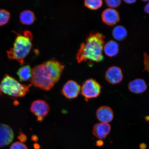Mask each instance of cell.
<instances>
[{
  "label": "cell",
  "instance_id": "cell-22",
  "mask_svg": "<svg viewBox=\"0 0 149 149\" xmlns=\"http://www.w3.org/2000/svg\"><path fill=\"white\" fill-rule=\"evenodd\" d=\"M10 149H28V148L23 143L17 141L13 143Z\"/></svg>",
  "mask_w": 149,
  "mask_h": 149
},
{
  "label": "cell",
  "instance_id": "cell-26",
  "mask_svg": "<svg viewBox=\"0 0 149 149\" xmlns=\"http://www.w3.org/2000/svg\"><path fill=\"white\" fill-rule=\"evenodd\" d=\"M139 148L141 149H145L146 148V145L144 143H141L139 145Z\"/></svg>",
  "mask_w": 149,
  "mask_h": 149
},
{
  "label": "cell",
  "instance_id": "cell-25",
  "mask_svg": "<svg viewBox=\"0 0 149 149\" xmlns=\"http://www.w3.org/2000/svg\"><path fill=\"white\" fill-rule=\"evenodd\" d=\"M125 2L128 4H133V3H134L136 2V1H134V0H130V1H128V0H126V1H124Z\"/></svg>",
  "mask_w": 149,
  "mask_h": 149
},
{
  "label": "cell",
  "instance_id": "cell-13",
  "mask_svg": "<svg viewBox=\"0 0 149 149\" xmlns=\"http://www.w3.org/2000/svg\"><path fill=\"white\" fill-rule=\"evenodd\" d=\"M111 130V126L109 123L100 122L95 124L93 127V133L97 138L103 139L109 134Z\"/></svg>",
  "mask_w": 149,
  "mask_h": 149
},
{
  "label": "cell",
  "instance_id": "cell-15",
  "mask_svg": "<svg viewBox=\"0 0 149 149\" xmlns=\"http://www.w3.org/2000/svg\"><path fill=\"white\" fill-rule=\"evenodd\" d=\"M103 50L105 54L108 56L114 57L118 53L119 45L115 41L110 40L104 45Z\"/></svg>",
  "mask_w": 149,
  "mask_h": 149
},
{
  "label": "cell",
  "instance_id": "cell-18",
  "mask_svg": "<svg viewBox=\"0 0 149 149\" xmlns=\"http://www.w3.org/2000/svg\"><path fill=\"white\" fill-rule=\"evenodd\" d=\"M113 36L115 40L122 41L125 39L127 35V32L125 28L122 26L118 25L113 29Z\"/></svg>",
  "mask_w": 149,
  "mask_h": 149
},
{
  "label": "cell",
  "instance_id": "cell-3",
  "mask_svg": "<svg viewBox=\"0 0 149 149\" xmlns=\"http://www.w3.org/2000/svg\"><path fill=\"white\" fill-rule=\"evenodd\" d=\"M31 84H22L13 77L6 74L0 84V94L15 98L23 97L29 91Z\"/></svg>",
  "mask_w": 149,
  "mask_h": 149
},
{
  "label": "cell",
  "instance_id": "cell-23",
  "mask_svg": "<svg viewBox=\"0 0 149 149\" xmlns=\"http://www.w3.org/2000/svg\"><path fill=\"white\" fill-rule=\"evenodd\" d=\"M18 138L20 141V142L23 143L25 142L27 140V137L25 135L23 134H21L18 137Z\"/></svg>",
  "mask_w": 149,
  "mask_h": 149
},
{
  "label": "cell",
  "instance_id": "cell-19",
  "mask_svg": "<svg viewBox=\"0 0 149 149\" xmlns=\"http://www.w3.org/2000/svg\"><path fill=\"white\" fill-rule=\"evenodd\" d=\"M102 0H87L84 3L85 6L92 10H97L101 7L102 5Z\"/></svg>",
  "mask_w": 149,
  "mask_h": 149
},
{
  "label": "cell",
  "instance_id": "cell-24",
  "mask_svg": "<svg viewBox=\"0 0 149 149\" xmlns=\"http://www.w3.org/2000/svg\"><path fill=\"white\" fill-rule=\"evenodd\" d=\"M144 10L145 13L149 15V2L145 6Z\"/></svg>",
  "mask_w": 149,
  "mask_h": 149
},
{
  "label": "cell",
  "instance_id": "cell-20",
  "mask_svg": "<svg viewBox=\"0 0 149 149\" xmlns=\"http://www.w3.org/2000/svg\"><path fill=\"white\" fill-rule=\"evenodd\" d=\"M10 17V14L5 9H0V26L6 24Z\"/></svg>",
  "mask_w": 149,
  "mask_h": 149
},
{
  "label": "cell",
  "instance_id": "cell-4",
  "mask_svg": "<svg viewBox=\"0 0 149 149\" xmlns=\"http://www.w3.org/2000/svg\"><path fill=\"white\" fill-rule=\"evenodd\" d=\"M30 81L34 86L46 91L51 90L55 84L44 63L33 68Z\"/></svg>",
  "mask_w": 149,
  "mask_h": 149
},
{
  "label": "cell",
  "instance_id": "cell-28",
  "mask_svg": "<svg viewBox=\"0 0 149 149\" xmlns=\"http://www.w3.org/2000/svg\"><path fill=\"white\" fill-rule=\"evenodd\" d=\"M145 120L147 121H149V116H147L145 117Z\"/></svg>",
  "mask_w": 149,
  "mask_h": 149
},
{
  "label": "cell",
  "instance_id": "cell-10",
  "mask_svg": "<svg viewBox=\"0 0 149 149\" xmlns=\"http://www.w3.org/2000/svg\"><path fill=\"white\" fill-rule=\"evenodd\" d=\"M123 78L122 70L119 67L113 66L108 69L106 72L105 79L109 83L116 85L120 83Z\"/></svg>",
  "mask_w": 149,
  "mask_h": 149
},
{
  "label": "cell",
  "instance_id": "cell-9",
  "mask_svg": "<svg viewBox=\"0 0 149 149\" xmlns=\"http://www.w3.org/2000/svg\"><path fill=\"white\" fill-rule=\"evenodd\" d=\"M14 139V132L12 128L6 124H0V148L8 146Z\"/></svg>",
  "mask_w": 149,
  "mask_h": 149
},
{
  "label": "cell",
  "instance_id": "cell-21",
  "mask_svg": "<svg viewBox=\"0 0 149 149\" xmlns=\"http://www.w3.org/2000/svg\"><path fill=\"white\" fill-rule=\"evenodd\" d=\"M105 2L110 8L114 9L120 6L121 1L120 0H107Z\"/></svg>",
  "mask_w": 149,
  "mask_h": 149
},
{
  "label": "cell",
  "instance_id": "cell-27",
  "mask_svg": "<svg viewBox=\"0 0 149 149\" xmlns=\"http://www.w3.org/2000/svg\"><path fill=\"white\" fill-rule=\"evenodd\" d=\"M103 144V141H97V145L98 146H102V145Z\"/></svg>",
  "mask_w": 149,
  "mask_h": 149
},
{
  "label": "cell",
  "instance_id": "cell-11",
  "mask_svg": "<svg viewBox=\"0 0 149 149\" xmlns=\"http://www.w3.org/2000/svg\"><path fill=\"white\" fill-rule=\"evenodd\" d=\"M102 21L107 25L113 26L116 25L120 20V16L115 9L108 8L103 11L102 14Z\"/></svg>",
  "mask_w": 149,
  "mask_h": 149
},
{
  "label": "cell",
  "instance_id": "cell-5",
  "mask_svg": "<svg viewBox=\"0 0 149 149\" xmlns=\"http://www.w3.org/2000/svg\"><path fill=\"white\" fill-rule=\"evenodd\" d=\"M101 85L92 79L86 80L81 87V94L86 100L98 97L101 93Z\"/></svg>",
  "mask_w": 149,
  "mask_h": 149
},
{
  "label": "cell",
  "instance_id": "cell-6",
  "mask_svg": "<svg viewBox=\"0 0 149 149\" xmlns=\"http://www.w3.org/2000/svg\"><path fill=\"white\" fill-rule=\"evenodd\" d=\"M44 63L51 74L54 83H57L60 79L61 74L64 69V65L53 58L46 61Z\"/></svg>",
  "mask_w": 149,
  "mask_h": 149
},
{
  "label": "cell",
  "instance_id": "cell-7",
  "mask_svg": "<svg viewBox=\"0 0 149 149\" xmlns=\"http://www.w3.org/2000/svg\"><path fill=\"white\" fill-rule=\"evenodd\" d=\"M31 112L37 117V120L42 121L49 112L50 107L44 100H38L33 101L31 107Z\"/></svg>",
  "mask_w": 149,
  "mask_h": 149
},
{
  "label": "cell",
  "instance_id": "cell-8",
  "mask_svg": "<svg viewBox=\"0 0 149 149\" xmlns=\"http://www.w3.org/2000/svg\"><path fill=\"white\" fill-rule=\"evenodd\" d=\"M81 87L76 81L70 80L63 86L61 93L68 99H72L77 97L81 92Z\"/></svg>",
  "mask_w": 149,
  "mask_h": 149
},
{
  "label": "cell",
  "instance_id": "cell-1",
  "mask_svg": "<svg viewBox=\"0 0 149 149\" xmlns=\"http://www.w3.org/2000/svg\"><path fill=\"white\" fill-rule=\"evenodd\" d=\"M105 36L99 33H91L81 45L76 58L78 62L99 63L103 61Z\"/></svg>",
  "mask_w": 149,
  "mask_h": 149
},
{
  "label": "cell",
  "instance_id": "cell-12",
  "mask_svg": "<svg viewBox=\"0 0 149 149\" xmlns=\"http://www.w3.org/2000/svg\"><path fill=\"white\" fill-rule=\"evenodd\" d=\"M96 115L98 120L101 123H109L114 117L113 109L107 106H102L96 111Z\"/></svg>",
  "mask_w": 149,
  "mask_h": 149
},
{
  "label": "cell",
  "instance_id": "cell-14",
  "mask_svg": "<svg viewBox=\"0 0 149 149\" xmlns=\"http://www.w3.org/2000/svg\"><path fill=\"white\" fill-rule=\"evenodd\" d=\"M128 88L132 93L140 94L146 91L148 86L144 80L137 79L130 82L128 84Z\"/></svg>",
  "mask_w": 149,
  "mask_h": 149
},
{
  "label": "cell",
  "instance_id": "cell-2",
  "mask_svg": "<svg viewBox=\"0 0 149 149\" xmlns=\"http://www.w3.org/2000/svg\"><path fill=\"white\" fill-rule=\"evenodd\" d=\"M33 36L30 31H24L23 34H17L13 47L7 51L9 59L16 60L20 64H23L24 59L30 52L32 47Z\"/></svg>",
  "mask_w": 149,
  "mask_h": 149
},
{
  "label": "cell",
  "instance_id": "cell-17",
  "mask_svg": "<svg viewBox=\"0 0 149 149\" xmlns=\"http://www.w3.org/2000/svg\"><path fill=\"white\" fill-rule=\"evenodd\" d=\"M32 70L29 65H26L19 68L17 72L20 81H24L31 79Z\"/></svg>",
  "mask_w": 149,
  "mask_h": 149
},
{
  "label": "cell",
  "instance_id": "cell-16",
  "mask_svg": "<svg viewBox=\"0 0 149 149\" xmlns=\"http://www.w3.org/2000/svg\"><path fill=\"white\" fill-rule=\"evenodd\" d=\"M19 19L20 23L23 25H31L33 23L35 19L34 13L29 10L22 11L20 15Z\"/></svg>",
  "mask_w": 149,
  "mask_h": 149
}]
</instances>
